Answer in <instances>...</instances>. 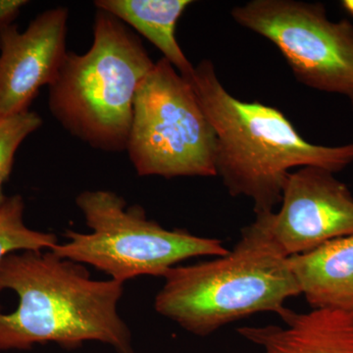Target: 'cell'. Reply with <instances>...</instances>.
<instances>
[{"label": "cell", "instance_id": "7", "mask_svg": "<svg viewBox=\"0 0 353 353\" xmlns=\"http://www.w3.org/2000/svg\"><path fill=\"white\" fill-rule=\"evenodd\" d=\"M234 22L270 41L299 83L347 97L353 108V25L332 22L322 3L252 0L231 11Z\"/></svg>", "mask_w": 353, "mask_h": 353}, {"label": "cell", "instance_id": "8", "mask_svg": "<svg viewBox=\"0 0 353 353\" xmlns=\"http://www.w3.org/2000/svg\"><path fill=\"white\" fill-rule=\"evenodd\" d=\"M280 210L267 212L272 236L288 256L353 234V196L333 172L320 167L292 171Z\"/></svg>", "mask_w": 353, "mask_h": 353}, {"label": "cell", "instance_id": "2", "mask_svg": "<svg viewBox=\"0 0 353 353\" xmlns=\"http://www.w3.org/2000/svg\"><path fill=\"white\" fill-rule=\"evenodd\" d=\"M189 82L214 128L217 176L232 196L252 199L256 215L281 203L292 169L320 167L336 174L353 163V143H309L277 108L230 94L211 60L202 59Z\"/></svg>", "mask_w": 353, "mask_h": 353}, {"label": "cell", "instance_id": "13", "mask_svg": "<svg viewBox=\"0 0 353 353\" xmlns=\"http://www.w3.org/2000/svg\"><path fill=\"white\" fill-rule=\"evenodd\" d=\"M24 212L20 194L6 196L0 204V263L11 253L50 250L59 243L57 234L26 226Z\"/></svg>", "mask_w": 353, "mask_h": 353}, {"label": "cell", "instance_id": "1", "mask_svg": "<svg viewBox=\"0 0 353 353\" xmlns=\"http://www.w3.org/2000/svg\"><path fill=\"white\" fill-rule=\"evenodd\" d=\"M12 290L18 307L0 306V352L57 343L66 350L87 341L116 353H134L131 330L118 312L124 284L92 280L85 265L51 250L7 255L0 263V294Z\"/></svg>", "mask_w": 353, "mask_h": 353}, {"label": "cell", "instance_id": "16", "mask_svg": "<svg viewBox=\"0 0 353 353\" xmlns=\"http://www.w3.org/2000/svg\"><path fill=\"white\" fill-rule=\"evenodd\" d=\"M341 6H343L345 10L353 17V0H343V1L341 2Z\"/></svg>", "mask_w": 353, "mask_h": 353}, {"label": "cell", "instance_id": "4", "mask_svg": "<svg viewBox=\"0 0 353 353\" xmlns=\"http://www.w3.org/2000/svg\"><path fill=\"white\" fill-rule=\"evenodd\" d=\"M92 43L68 51L50 87L48 106L69 134L95 150H127L134 97L155 62L139 37L112 14L97 9Z\"/></svg>", "mask_w": 353, "mask_h": 353}, {"label": "cell", "instance_id": "11", "mask_svg": "<svg viewBox=\"0 0 353 353\" xmlns=\"http://www.w3.org/2000/svg\"><path fill=\"white\" fill-rule=\"evenodd\" d=\"M301 296L312 309L353 315V234L290 256Z\"/></svg>", "mask_w": 353, "mask_h": 353}, {"label": "cell", "instance_id": "10", "mask_svg": "<svg viewBox=\"0 0 353 353\" xmlns=\"http://www.w3.org/2000/svg\"><path fill=\"white\" fill-rule=\"evenodd\" d=\"M285 326L241 327L239 334L264 353H353V315L331 309L290 310Z\"/></svg>", "mask_w": 353, "mask_h": 353}, {"label": "cell", "instance_id": "14", "mask_svg": "<svg viewBox=\"0 0 353 353\" xmlns=\"http://www.w3.org/2000/svg\"><path fill=\"white\" fill-rule=\"evenodd\" d=\"M41 125L43 119L39 114L31 110L0 118V204L6 199L3 185L12 171L18 148L30 134L38 131Z\"/></svg>", "mask_w": 353, "mask_h": 353}, {"label": "cell", "instance_id": "5", "mask_svg": "<svg viewBox=\"0 0 353 353\" xmlns=\"http://www.w3.org/2000/svg\"><path fill=\"white\" fill-rule=\"evenodd\" d=\"M90 233L68 230L67 241L51 252L61 259L90 265L125 284L139 276L162 277L185 260L218 257L229 250L218 239L183 230H167L148 219L139 205L111 190H83L76 197Z\"/></svg>", "mask_w": 353, "mask_h": 353}, {"label": "cell", "instance_id": "6", "mask_svg": "<svg viewBox=\"0 0 353 353\" xmlns=\"http://www.w3.org/2000/svg\"><path fill=\"white\" fill-rule=\"evenodd\" d=\"M126 152L141 176H217L214 128L192 83L163 57L137 92Z\"/></svg>", "mask_w": 353, "mask_h": 353}, {"label": "cell", "instance_id": "3", "mask_svg": "<svg viewBox=\"0 0 353 353\" xmlns=\"http://www.w3.org/2000/svg\"><path fill=\"white\" fill-rule=\"evenodd\" d=\"M163 278L155 310L199 336L257 313L282 318L290 310L285 303L301 296L290 257L272 236L266 213L241 230L226 254L178 265Z\"/></svg>", "mask_w": 353, "mask_h": 353}, {"label": "cell", "instance_id": "9", "mask_svg": "<svg viewBox=\"0 0 353 353\" xmlns=\"http://www.w3.org/2000/svg\"><path fill=\"white\" fill-rule=\"evenodd\" d=\"M69 10L39 14L24 32L16 25L0 32V118L29 111L39 90L57 78L66 48Z\"/></svg>", "mask_w": 353, "mask_h": 353}, {"label": "cell", "instance_id": "15", "mask_svg": "<svg viewBox=\"0 0 353 353\" xmlns=\"http://www.w3.org/2000/svg\"><path fill=\"white\" fill-rule=\"evenodd\" d=\"M29 3L27 0H0V32L13 26L22 9Z\"/></svg>", "mask_w": 353, "mask_h": 353}, {"label": "cell", "instance_id": "12", "mask_svg": "<svg viewBox=\"0 0 353 353\" xmlns=\"http://www.w3.org/2000/svg\"><path fill=\"white\" fill-rule=\"evenodd\" d=\"M192 3L190 0H97L94 6L145 37L190 81L194 66L176 41V26Z\"/></svg>", "mask_w": 353, "mask_h": 353}]
</instances>
